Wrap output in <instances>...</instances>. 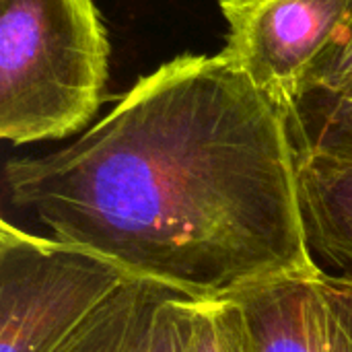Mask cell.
<instances>
[{
  "label": "cell",
  "mask_w": 352,
  "mask_h": 352,
  "mask_svg": "<svg viewBox=\"0 0 352 352\" xmlns=\"http://www.w3.org/2000/svg\"><path fill=\"white\" fill-rule=\"evenodd\" d=\"M291 109L223 54L140 76L72 142L8 159L4 217L190 299L320 270Z\"/></svg>",
  "instance_id": "1"
},
{
  "label": "cell",
  "mask_w": 352,
  "mask_h": 352,
  "mask_svg": "<svg viewBox=\"0 0 352 352\" xmlns=\"http://www.w3.org/2000/svg\"><path fill=\"white\" fill-rule=\"evenodd\" d=\"M109 70L93 0H0V136L62 140L91 126Z\"/></svg>",
  "instance_id": "2"
},
{
  "label": "cell",
  "mask_w": 352,
  "mask_h": 352,
  "mask_svg": "<svg viewBox=\"0 0 352 352\" xmlns=\"http://www.w3.org/2000/svg\"><path fill=\"white\" fill-rule=\"evenodd\" d=\"M87 248L0 223V352H54L132 280Z\"/></svg>",
  "instance_id": "3"
},
{
  "label": "cell",
  "mask_w": 352,
  "mask_h": 352,
  "mask_svg": "<svg viewBox=\"0 0 352 352\" xmlns=\"http://www.w3.org/2000/svg\"><path fill=\"white\" fill-rule=\"evenodd\" d=\"M351 8L352 0H221V54L291 109Z\"/></svg>",
  "instance_id": "4"
},
{
  "label": "cell",
  "mask_w": 352,
  "mask_h": 352,
  "mask_svg": "<svg viewBox=\"0 0 352 352\" xmlns=\"http://www.w3.org/2000/svg\"><path fill=\"white\" fill-rule=\"evenodd\" d=\"M258 352H352L351 307L322 270L289 274L239 291Z\"/></svg>",
  "instance_id": "5"
},
{
  "label": "cell",
  "mask_w": 352,
  "mask_h": 352,
  "mask_svg": "<svg viewBox=\"0 0 352 352\" xmlns=\"http://www.w3.org/2000/svg\"><path fill=\"white\" fill-rule=\"evenodd\" d=\"M184 299L190 297L153 280L132 278L54 352H177Z\"/></svg>",
  "instance_id": "6"
},
{
  "label": "cell",
  "mask_w": 352,
  "mask_h": 352,
  "mask_svg": "<svg viewBox=\"0 0 352 352\" xmlns=\"http://www.w3.org/2000/svg\"><path fill=\"white\" fill-rule=\"evenodd\" d=\"M297 192L314 262L322 272L352 276V159L299 148Z\"/></svg>",
  "instance_id": "7"
},
{
  "label": "cell",
  "mask_w": 352,
  "mask_h": 352,
  "mask_svg": "<svg viewBox=\"0 0 352 352\" xmlns=\"http://www.w3.org/2000/svg\"><path fill=\"white\" fill-rule=\"evenodd\" d=\"M177 352H258V346L237 301L184 299Z\"/></svg>",
  "instance_id": "8"
},
{
  "label": "cell",
  "mask_w": 352,
  "mask_h": 352,
  "mask_svg": "<svg viewBox=\"0 0 352 352\" xmlns=\"http://www.w3.org/2000/svg\"><path fill=\"white\" fill-rule=\"evenodd\" d=\"M291 118L301 151L352 159V89L307 93L293 103Z\"/></svg>",
  "instance_id": "9"
},
{
  "label": "cell",
  "mask_w": 352,
  "mask_h": 352,
  "mask_svg": "<svg viewBox=\"0 0 352 352\" xmlns=\"http://www.w3.org/2000/svg\"><path fill=\"white\" fill-rule=\"evenodd\" d=\"M349 89H352V8L309 70L299 97L307 93H342Z\"/></svg>",
  "instance_id": "10"
},
{
  "label": "cell",
  "mask_w": 352,
  "mask_h": 352,
  "mask_svg": "<svg viewBox=\"0 0 352 352\" xmlns=\"http://www.w3.org/2000/svg\"><path fill=\"white\" fill-rule=\"evenodd\" d=\"M326 283L328 287L351 307L352 311V276H338V274H326Z\"/></svg>",
  "instance_id": "11"
}]
</instances>
